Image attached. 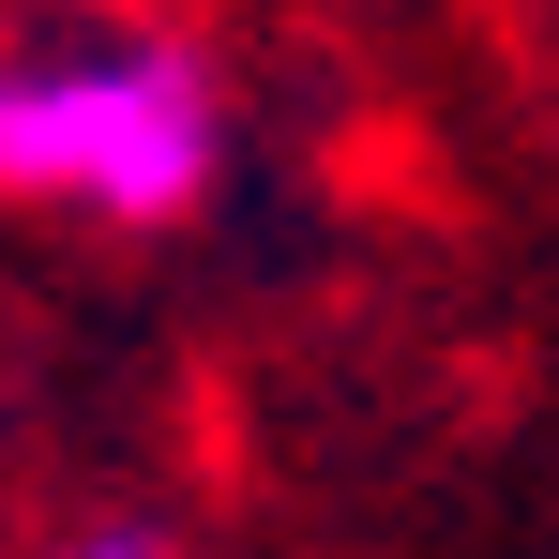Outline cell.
Wrapping results in <instances>:
<instances>
[{
    "instance_id": "7a4b0ae2",
    "label": "cell",
    "mask_w": 559,
    "mask_h": 559,
    "mask_svg": "<svg viewBox=\"0 0 559 559\" xmlns=\"http://www.w3.org/2000/svg\"><path fill=\"white\" fill-rule=\"evenodd\" d=\"M76 559H167V545H152V530H92Z\"/></svg>"
},
{
    "instance_id": "6da1fadb",
    "label": "cell",
    "mask_w": 559,
    "mask_h": 559,
    "mask_svg": "<svg viewBox=\"0 0 559 559\" xmlns=\"http://www.w3.org/2000/svg\"><path fill=\"white\" fill-rule=\"evenodd\" d=\"M227 167V106L197 76V46L61 15L0 46V197L31 212H92V227H167Z\"/></svg>"
}]
</instances>
